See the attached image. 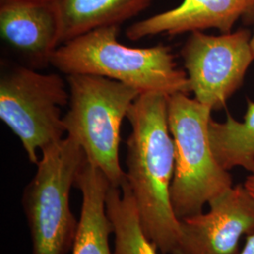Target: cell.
<instances>
[{
    "instance_id": "7",
    "label": "cell",
    "mask_w": 254,
    "mask_h": 254,
    "mask_svg": "<svg viewBox=\"0 0 254 254\" xmlns=\"http://www.w3.org/2000/svg\"><path fill=\"white\" fill-rule=\"evenodd\" d=\"M248 28L212 36L193 31L181 50L190 92L212 110L225 108L254 60Z\"/></svg>"
},
{
    "instance_id": "3",
    "label": "cell",
    "mask_w": 254,
    "mask_h": 254,
    "mask_svg": "<svg viewBox=\"0 0 254 254\" xmlns=\"http://www.w3.org/2000/svg\"><path fill=\"white\" fill-rule=\"evenodd\" d=\"M69 109L64 127L87 159L121 188L127 174L120 162L121 127L139 92L121 82L91 74L67 75Z\"/></svg>"
},
{
    "instance_id": "10",
    "label": "cell",
    "mask_w": 254,
    "mask_h": 254,
    "mask_svg": "<svg viewBox=\"0 0 254 254\" xmlns=\"http://www.w3.org/2000/svg\"><path fill=\"white\" fill-rule=\"evenodd\" d=\"M3 41L37 67L50 64L59 47V19L51 0H1Z\"/></svg>"
},
{
    "instance_id": "14",
    "label": "cell",
    "mask_w": 254,
    "mask_h": 254,
    "mask_svg": "<svg viewBox=\"0 0 254 254\" xmlns=\"http://www.w3.org/2000/svg\"><path fill=\"white\" fill-rule=\"evenodd\" d=\"M107 211L113 226L114 254H158L143 230L136 201L127 182L121 188L111 185Z\"/></svg>"
},
{
    "instance_id": "18",
    "label": "cell",
    "mask_w": 254,
    "mask_h": 254,
    "mask_svg": "<svg viewBox=\"0 0 254 254\" xmlns=\"http://www.w3.org/2000/svg\"><path fill=\"white\" fill-rule=\"evenodd\" d=\"M0 1H1V0H0Z\"/></svg>"
},
{
    "instance_id": "4",
    "label": "cell",
    "mask_w": 254,
    "mask_h": 254,
    "mask_svg": "<svg viewBox=\"0 0 254 254\" xmlns=\"http://www.w3.org/2000/svg\"><path fill=\"white\" fill-rule=\"evenodd\" d=\"M169 127L175 147L171 200L178 219L203 212L205 204L233 188V178L212 152L208 125L212 109L188 94L169 96Z\"/></svg>"
},
{
    "instance_id": "6",
    "label": "cell",
    "mask_w": 254,
    "mask_h": 254,
    "mask_svg": "<svg viewBox=\"0 0 254 254\" xmlns=\"http://www.w3.org/2000/svg\"><path fill=\"white\" fill-rule=\"evenodd\" d=\"M69 98V89L57 73L21 65L2 70L0 119L20 139L31 163L39 162V151L64 138L62 108Z\"/></svg>"
},
{
    "instance_id": "5",
    "label": "cell",
    "mask_w": 254,
    "mask_h": 254,
    "mask_svg": "<svg viewBox=\"0 0 254 254\" xmlns=\"http://www.w3.org/2000/svg\"><path fill=\"white\" fill-rule=\"evenodd\" d=\"M87 159L71 136L42 151L37 172L22 198L32 242V254H67L78 221L70 207V192Z\"/></svg>"
},
{
    "instance_id": "16",
    "label": "cell",
    "mask_w": 254,
    "mask_h": 254,
    "mask_svg": "<svg viewBox=\"0 0 254 254\" xmlns=\"http://www.w3.org/2000/svg\"><path fill=\"white\" fill-rule=\"evenodd\" d=\"M246 190L250 192V194L254 198V173L249 175L244 183Z\"/></svg>"
},
{
    "instance_id": "12",
    "label": "cell",
    "mask_w": 254,
    "mask_h": 254,
    "mask_svg": "<svg viewBox=\"0 0 254 254\" xmlns=\"http://www.w3.org/2000/svg\"><path fill=\"white\" fill-rule=\"evenodd\" d=\"M59 19V46L99 27L118 26L154 0H51Z\"/></svg>"
},
{
    "instance_id": "15",
    "label": "cell",
    "mask_w": 254,
    "mask_h": 254,
    "mask_svg": "<svg viewBox=\"0 0 254 254\" xmlns=\"http://www.w3.org/2000/svg\"><path fill=\"white\" fill-rule=\"evenodd\" d=\"M245 245L239 254H254V232L247 236Z\"/></svg>"
},
{
    "instance_id": "11",
    "label": "cell",
    "mask_w": 254,
    "mask_h": 254,
    "mask_svg": "<svg viewBox=\"0 0 254 254\" xmlns=\"http://www.w3.org/2000/svg\"><path fill=\"white\" fill-rule=\"evenodd\" d=\"M111 185L100 169L85 160L74 185L81 192L82 206L73 254H114L109 247L113 226L107 211V196Z\"/></svg>"
},
{
    "instance_id": "9",
    "label": "cell",
    "mask_w": 254,
    "mask_h": 254,
    "mask_svg": "<svg viewBox=\"0 0 254 254\" xmlns=\"http://www.w3.org/2000/svg\"><path fill=\"white\" fill-rule=\"evenodd\" d=\"M239 19L254 22V0H183L174 9L132 24L127 29L131 41L159 34L170 36L217 28L230 33Z\"/></svg>"
},
{
    "instance_id": "13",
    "label": "cell",
    "mask_w": 254,
    "mask_h": 254,
    "mask_svg": "<svg viewBox=\"0 0 254 254\" xmlns=\"http://www.w3.org/2000/svg\"><path fill=\"white\" fill-rule=\"evenodd\" d=\"M244 122H236L228 113L225 123L210 120L209 141L214 156L219 166L230 172L242 167L254 173V102L247 99Z\"/></svg>"
},
{
    "instance_id": "8",
    "label": "cell",
    "mask_w": 254,
    "mask_h": 254,
    "mask_svg": "<svg viewBox=\"0 0 254 254\" xmlns=\"http://www.w3.org/2000/svg\"><path fill=\"white\" fill-rule=\"evenodd\" d=\"M206 213L180 219L173 254H239L242 236L254 232V198L237 185L208 203Z\"/></svg>"
},
{
    "instance_id": "1",
    "label": "cell",
    "mask_w": 254,
    "mask_h": 254,
    "mask_svg": "<svg viewBox=\"0 0 254 254\" xmlns=\"http://www.w3.org/2000/svg\"><path fill=\"white\" fill-rule=\"evenodd\" d=\"M169 96L139 94L128 111L131 133L127 141V182L141 225L162 254L175 252L180 219L173 211L171 187L175 147L169 127Z\"/></svg>"
},
{
    "instance_id": "2",
    "label": "cell",
    "mask_w": 254,
    "mask_h": 254,
    "mask_svg": "<svg viewBox=\"0 0 254 254\" xmlns=\"http://www.w3.org/2000/svg\"><path fill=\"white\" fill-rule=\"evenodd\" d=\"M119 27H99L59 46L50 65L67 75L91 74L121 82L139 94L190 93L187 72L177 66L171 47L124 46L118 41Z\"/></svg>"
},
{
    "instance_id": "17",
    "label": "cell",
    "mask_w": 254,
    "mask_h": 254,
    "mask_svg": "<svg viewBox=\"0 0 254 254\" xmlns=\"http://www.w3.org/2000/svg\"><path fill=\"white\" fill-rule=\"evenodd\" d=\"M251 47H252V52H253L254 57V32L253 36H252V39H251Z\"/></svg>"
}]
</instances>
